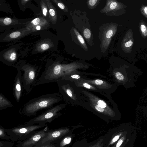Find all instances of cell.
<instances>
[{
	"label": "cell",
	"instance_id": "26",
	"mask_svg": "<svg viewBox=\"0 0 147 147\" xmlns=\"http://www.w3.org/2000/svg\"><path fill=\"white\" fill-rule=\"evenodd\" d=\"M49 47V45L48 44L45 43L42 44L41 46V49L43 50H46L48 49Z\"/></svg>",
	"mask_w": 147,
	"mask_h": 147
},
{
	"label": "cell",
	"instance_id": "8",
	"mask_svg": "<svg viewBox=\"0 0 147 147\" xmlns=\"http://www.w3.org/2000/svg\"><path fill=\"white\" fill-rule=\"evenodd\" d=\"M27 31L24 26L6 31L0 34V42H16L26 34Z\"/></svg>",
	"mask_w": 147,
	"mask_h": 147
},
{
	"label": "cell",
	"instance_id": "37",
	"mask_svg": "<svg viewBox=\"0 0 147 147\" xmlns=\"http://www.w3.org/2000/svg\"><path fill=\"white\" fill-rule=\"evenodd\" d=\"M0 126H1L0 123Z\"/></svg>",
	"mask_w": 147,
	"mask_h": 147
},
{
	"label": "cell",
	"instance_id": "14",
	"mask_svg": "<svg viewBox=\"0 0 147 147\" xmlns=\"http://www.w3.org/2000/svg\"><path fill=\"white\" fill-rule=\"evenodd\" d=\"M82 75L83 74H72L65 76L62 78V80L73 82L80 80L85 79L86 78Z\"/></svg>",
	"mask_w": 147,
	"mask_h": 147
},
{
	"label": "cell",
	"instance_id": "18",
	"mask_svg": "<svg viewBox=\"0 0 147 147\" xmlns=\"http://www.w3.org/2000/svg\"><path fill=\"white\" fill-rule=\"evenodd\" d=\"M14 143L11 141L0 140V147H12Z\"/></svg>",
	"mask_w": 147,
	"mask_h": 147
},
{
	"label": "cell",
	"instance_id": "16",
	"mask_svg": "<svg viewBox=\"0 0 147 147\" xmlns=\"http://www.w3.org/2000/svg\"><path fill=\"white\" fill-rule=\"evenodd\" d=\"M73 134L70 133L64 136L59 143V147H64L71 142Z\"/></svg>",
	"mask_w": 147,
	"mask_h": 147
},
{
	"label": "cell",
	"instance_id": "22",
	"mask_svg": "<svg viewBox=\"0 0 147 147\" xmlns=\"http://www.w3.org/2000/svg\"><path fill=\"white\" fill-rule=\"evenodd\" d=\"M140 29L144 35L146 36L147 35V28L146 26L144 25H141L140 26Z\"/></svg>",
	"mask_w": 147,
	"mask_h": 147
},
{
	"label": "cell",
	"instance_id": "2",
	"mask_svg": "<svg viewBox=\"0 0 147 147\" xmlns=\"http://www.w3.org/2000/svg\"><path fill=\"white\" fill-rule=\"evenodd\" d=\"M63 99L72 106H81L86 108L87 99L83 94V88L77 86L73 81L62 80L57 82Z\"/></svg>",
	"mask_w": 147,
	"mask_h": 147
},
{
	"label": "cell",
	"instance_id": "12",
	"mask_svg": "<svg viewBox=\"0 0 147 147\" xmlns=\"http://www.w3.org/2000/svg\"><path fill=\"white\" fill-rule=\"evenodd\" d=\"M16 69L18 73L15 79L13 90L14 97L17 102H18L22 95V71L19 69Z\"/></svg>",
	"mask_w": 147,
	"mask_h": 147
},
{
	"label": "cell",
	"instance_id": "27",
	"mask_svg": "<svg viewBox=\"0 0 147 147\" xmlns=\"http://www.w3.org/2000/svg\"><path fill=\"white\" fill-rule=\"evenodd\" d=\"M117 3L115 2H113L110 5V8L111 9H115L117 6Z\"/></svg>",
	"mask_w": 147,
	"mask_h": 147
},
{
	"label": "cell",
	"instance_id": "1",
	"mask_svg": "<svg viewBox=\"0 0 147 147\" xmlns=\"http://www.w3.org/2000/svg\"><path fill=\"white\" fill-rule=\"evenodd\" d=\"M83 68V66L76 63L68 64L55 63L48 65L38 79L35 86L57 82L65 76L72 74H83V73L78 71Z\"/></svg>",
	"mask_w": 147,
	"mask_h": 147
},
{
	"label": "cell",
	"instance_id": "6",
	"mask_svg": "<svg viewBox=\"0 0 147 147\" xmlns=\"http://www.w3.org/2000/svg\"><path fill=\"white\" fill-rule=\"evenodd\" d=\"M66 107V105L63 103L53 106L41 114L31 119L26 122L25 124L32 125L35 124H46L47 123H50L61 115L60 111Z\"/></svg>",
	"mask_w": 147,
	"mask_h": 147
},
{
	"label": "cell",
	"instance_id": "31",
	"mask_svg": "<svg viewBox=\"0 0 147 147\" xmlns=\"http://www.w3.org/2000/svg\"><path fill=\"white\" fill-rule=\"evenodd\" d=\"M120 135H118L115 136L114 138L112 140V142H111V144H112L113 143H114L116 142L119 138L120 136Z\"/></svg>",
	"mask_w": 147,
	"mask_h": 147
},
{
	"label": "cell",
	"instance_id": "17",
	"mask_svg": "<svg viewBox=\"0 0 147 147\" xmlns=\"http://www.w3.org/2000/svg\"><path fill=\"white\" fill-rule=\"evenodd\" d=\"M0 139L13 142L12 138L7 134L6 129L1 126H0Z\"/></svg>",
	"mask_w": 147,
	"mask_h": 147
},
{
	"label": "cell",
	"instance_id": "10",
	"mask_svg": "<svg viewBox=\"0 0 147 147\" xmlns=\"http://www.w3.org/2000/svg\"><path fill=\"white\" fill-rule=\"evenodd\" d=\"M48 128L47 126L39 131H36L26 139L18 142L17 147H32L40 141L46 136Z\"/></svg>",
	"mask_w": 147,
	"mask_h": 147
},
{
	"label": "cell",
	"instance_id": "33",
	"mask_svg": "<svg viewBox=\"0 0 147 147\" xmlns=\"http://www.w3.org/2000/svg\"><path fill=\"white\" fill-rule=\"evenodd\" d=\"M57 5L61 9H64L65 8L64 5L62 3H58Z\"/></svg>",
	"mask_w": 147,
	"mask_h": 147
},
{
	"label": "cell",
	"instance_id": "32",
	"mask_svg": "<svg viewBox=\"0 0 147 147\" xmlns=\"http://www.w3.org/2000/svg\"><path fill=\"white\" fill-rule=\"evenodd\" d=\"M123 142V140L122 139H120L116 145V147H119Z\"/></svg>",
	"mask_w": 147,
	"mask_h": 147
},
{
	"label": "cell",
	"instance_id": "20",
	"mask_svg": "<svg viewBox=\"0 0 147 147\" xmlns=\"http://www.w3.org/2000/svg\"><path fill=\"white\" fill-rule=\"evenodd\" d=\"M74 30L77 35L78 40L80 41V42L81 44H83L84 45H85V41L82 36L80 34L78 33V32L76 29H74Z\"/></svg>",
	"mask_w": 147,
	"mask_h": 147
},
{
	"label": "cell",
	"instance_id": "24",
	"mask_svg": "<svg viewBox=\"0 0 147 147\" xmlns=\"http://www.w3.org/2000/svg\"><path fill=\"white\" fill-rule=\"evenodd\" d=\"M113 31L112 30H109L106 34V37L107 38H110L112 36Z\"/></svg>",
	"mask_w": 147,
	"mask_h": 147
},
{
	"label": "cell",
	"instance_id": "7",
	"mask_svg": "<svg viewBox=\"0 0 147 147\" xmlns=\"http://www.w3.org/2000/svg\"><path fill=\"white\" fill-rule=\"evenodd\" d=\"M20 43L13 45L0 52V61L5 64L13 67L17 64L18 58V50Z\"/></svg>",
	"mask_w": 147,
	"mask_h": 147
},
{
	"label": "cell",
	"instance_id": "19",
	"mask_svg": "<svg viewBox=\"0 0 147 147\" xmlns=\"http://www.w3.org/2000/svg\"><path fill=\"white\" fill-rule=\"evenodd\" d=\"M115 75L116 79L121 82L123 81L124 79V77L123 75L119 71L115 72Z\"/></svg>",
	"mask_w": 147,
	"mask_h": 147
},
{
	"label": "cell",
	"instance_id": "3",
	"mask_svg": "<svg viewBox=\"0 0 147 147\" xmlns=\"http://www.w3.org/2000/svg\"><path fill=\"white\" fill-rule=\"evenodd\" d=\"M63 99L59 93L43 95L32 99L26 103L23 108V112L28 116L35 115L39 111L48 109Z\"/></svg>",
	"mask_w": 147,
	"mask_h": 147
},
{
	"label": "cell",
	"instance_id": "13",
	"mask_svg": "<svg viewBox=\"0 0 147 147\" xmlns=\"http://www.w3.org/2000/svg\"><path fill=\"white\" fill-rule=\"evenodd\" d=\"M13 107L11 103L0 93V110Z\"/></svg>",
	"mask_w": 147,
	"mask_h": 147
},
{
	"label": "cell",
	"instance_id": "4",
	"mask_svg": "<svg viewBox=\"0 0 147 147\" xmlns=\"http://www.w3.org/2000/svg\"><path fill=\"white\" fill-rule=\"evenodd\" d=\"M24 72L22 77V87L28 93L35 86L39 71L36 67L19 62L13 66Z\"/></svg>",
	"mask_w": 147,
	"mask_h": 147
},
{
	"label": "cell",
	"instance_id": "29",
	"mask_svg": "<svg viewBox=\"0 0 147 147\" xmlns=\"http://www.w3.org/2000/svg\"><path fill=\"white\" fill-rule=\"evenodd\" d=\"M97 1V0H90L89 1V3L91 6H93L95 5Z\"/></svg>",
	"mask_w": 147,
	"mask_h": 147
},
{
	"label": "cell",
	"instance_id": "28",
	"mask_svg": "<svg viewBox=\"0 0 147 147\" xmlns=\"http://www.w3.org/2000/svg\"><path fill=\"white\" fill-rule=\"evenodd\" d=\"M133 42L131 40H129L125 44V47H129L131 46L133 44Z\"/></svg>",
	"mask_w": 147,
	"mask_h": 147
},
{
	"label": "cell",
	"instance_id": "5",
	"mask_svg": "<svg viewBox=\"0 0 147 147\" xmlns=\"http://www.w3.org/2000/svg\"><path fill=\"white\" fill-rule=\"evenodd\" d=\"M47 126L46 124H25L10 129H6L7 134L13 142L24 140L32 136L37 130Z\"/></svg>",
	"mask_w": 147,
	"mask_h": 147
},
{
	"label": "cell",
	"instance_id": "35",
	"mask_svg": "<svg viewBox=\"0 0 147 147\" xmlns=\"http://www.w3.org/2000/svg\"><path fill=\"white\" fill-rule=\"evenodd\" d=\"M144 12L145 14L147 15V6H146L144 8Z\"/></svg>",
	"mask_w": 147,
	"mask_h": 147
},
{
	"label": "cell",
	"instance_id": "15",
	"mask_svg": "<svg viewBox=\"0 0 147 147\" xmlns=\"http://www.w3.org/2000/svg\"><path fill=\"white\" fill-rule=\"evenodd\" d=\"M0 11L11 14L13 13L12 10L7 0H0Z\"/></svg>",
	"mask_w": 147,
	"mask_h": 147
},
{
	"label": "cell",
	"instance_id": "25",
	"mask_svg": "<svg viewBox=\"0 0 147 147\" xmlns=\"http://www.w3.org/2000/svg\"><path fill=\"white\" fill-rule=\"evenodd\" d=\"M40 21V19L39 18H36L32 21V23L34 25H36L39 24Z\"/></svg>",
	"mask_w": 147,
	"mask_h": 147
},
{
	"label": "cell",
	"instance_id": "23",
	"mask_svg": "<svg viewBox=\"0 0 147 147\" xmlns=\"http://www.w3.org/2000/svg\"><path fill=\"white\" fill-rule=\"evenodd\" d=\"M32 147H55L54 145L50 143L44 144L37 146H34Z\"/></svg>",
	"mask_w": 147,
	"mask_h": 147
},
{
	"label": "cell",
	"instance_id": "30",
	"mask_svg": "<svg viewBox=\"0 0 147 147\" xmlns=\"http://www.w3.org/2000/svg\"><path fill=\"white\" fill-rule=\"evenodd\" d=\"M49 12L51 16H55V13L54 10L53 9H50L49 10Z\"/></svg>",
	"mask_w": 147,
	"mask_h": 147
},
{
	"label": "cell",
	"instance_id": "21",
	"mask_svg": "<svg viewBox=\"0 0 147 147\" xmlns=\"http://www.w3.org/2000/svg\"><path fill=\"white\" fill-rule=\"evenodd\" d=\"M84 34L86 38H90L91 36V32L90 30L88 28L85 29L84 31Z\"/></svg>",
	"mask_w": 147,
	"mask_h": 147
},
{
	"label": "cell",
	"instance_id": "11",
	"mask_svg": "<svg viewBox=\"0 0 147 147\" xmlns=\"http://www.w3.org/2000/svg\"><path fill=\"white\" fill-rule=\"evenodd\" d=\"M24 20L15 17H0V31H5L11 29L24 26Z\"/></svg>",
	"mask_w": 147,
	"mask_h": 147
},
{
	"label": "cell",
	"instance_id": "36",
	"mask_svg": "<svg viewBox=\"0 0 147 147\" xmlns=\"http://www.w3.org/2000/svg\"><path fill=\"white\" fill-rule=\"evenodd\" d=\"M36 30H39L40 29L41 27L40 26H38L36 27Z\"/></svg>",
	"mask_w": 147,
	"mask_h": 147
},
{
	"label": "cell",
	"instance_id": "34",
	"mask_svg": "<svg viewBox=\"0 0 147 147\" xmlns=\"http://www.w3.org/2000/svg\"><path fill=\"white\" fill-rule=\"evenodd\" d=\"M47 11V10L46 8L44 7L43 8L42 12L44 16H46Z\"/></svg>",
	"mask_w": 147,
	"mask_h": 147
},
{
	"label": "cell",
	"instance_id": "9",
	"mask_svg": "<svg viewBox=\"0 0 147 147\" xmlns=\"http://www.w3.org/2000/svg\"><path fill=\"white\" fill-rule=\"evenodd\" d=\"M72 130L67 127H62L51 131H48L45 136L34 146L50 143L51 142L62 138L71 132Z\"/></svg>",
	"mask_w": 147,
	"mask_h": 147
}]
</instances>
